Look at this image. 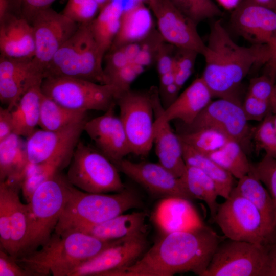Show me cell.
<instances>
[{
	"label": "cell",
	"mask_w": 276,
	"mask_h": 276,
	"mask_svg": "<svg viewBox=\"0 0 276 276\" xmlns=\"http://www.w3.org/2000/svg\"><path fill=\"white\" fill-rule=\"evenodd\" d=\"M222 241L204 225L165 234L134 262L102 276H172L187 272L203 276Z\"/></svg>",
	"instance_id": "6da1fadb"
},
{
	"label": "cell",
	"mask_w": 276,
	"mask_h": 276,
	"mask_svg": "<svg viewBox=\"0 0 276 276\" xmlns=\"http://www.w3.org/2000/svg\"><path fill=\"white\" fill-rule=\"evenodd\" d=\"M275 53L268 44L242 46L231 38L220 20L211 26L202 55L205 66L201 77L213 97L242 104L237 97L244 79L256 67L266 65Z\"/></svg>",
	"instance_id": "7a4b0ae2"
},
{
	"label": "cell",
	"mask_w": 276,
	"mask_h": 276,
	"mask_svg": "<svg viewBox=\"0 0 276 276\" xmlns=\"http://www.w3.org/2000/svg\"><path fill=\"white\" fill-rule=\"evenodd\" d=\"M118 240H103L77 231L54 233L39 250L16 259L32 275L71 276L82 263Z\"/></svg>",
	"instance_id": "3957f363"
},
{
	"label": "cell",
	"mask_w": 276,
	"mask_h": 276,
	"mask_svg": "<svg viewBox=\"0 0 276 276\" xmlns=\"http://www.w3.org/2000/svg\"><path fill=\"white\" fill-rule=\"evenodd\" d=\"M142 205L140 197L129 189L113 194L93 193L80 190L71 184L55 233L62 234L78 225L101 223Z\"/></svg>",
	"instance_id": "277c9868"
},
{
	"label": "cell",
	"mask_w": 276,
	"mask_h": 276,
	"mask_svg": "<svg viewBox=\"0 0 276 276\" xmlns=\"http://www.w3.org/2000/svg\"><path fill=\"white\" fill-rule=\"evenodd\" d=\"M104 58L91 32L90 23L80 25L54 55L45 71V78L66 77L107 84Z\"/></svg>",
	"instance_id": "5b68a950"
},
{
	"label": "cell",
	"mask_w": 276,
	"mask_h": 276,
	"mask_svg": "<svg viewBox=\"0 0 276 276\" xmlns=\"http://www.w3.org/2000/svg\"><path fill=\"white\" fill-rule=\"evenodd\" d=\"M71 185L59 172L35 190L27 203L29 226L19 257L37 250L50 239L67 200Z\"/></svg>",
	"instance_id": "8992f818"
},
{
	"label": "cell",
	"mask_w": 276,
	"mask_h": 276,
	"mask_svg": "<svg viewBox=\"0 0 276 276\" xmlns=\"http://www.w3.org/2000/svg\"><path fill=\"white\" fill-rule=\"evenodd\" d=\"M213 221L227 239L268 247L276 241V230L252 203L237 194L219 204Z\"/></svg>",
	"instance_id": "52a82bcc"
},
{
	"label": "cell",
	"mask_w": 276,
	"mask_h": 276,
	"mask_svg": "<svg viewBox=\"0 0 276 276\" xmlns=\"http://www.w3.org/2000/svg\"><path fill=\"white\" fill-rule=\"evenodd\" d=\"M42 93L66 108L106 111L117 104L119 94L109 84L66 77H48L41 84Z\"/></svg>",
	"instance_id": "ba28073f"
},
{
	"label": "cell",
	"mask_w": 276,
	"mask_h": 276,
	"mask_svg": "<svg viewBox=\"0 0 276 276\" xmlns=\"http://www.w3.org/2000/svg\"><path fill=\"white\" fill-rule=\"evenodd\" d=\"M66 175L74 187L88 193L119 192L126 188L119 170L97 149L79 141Z\"/></svg>",
	"instance_id": "9c48e42d"
},
{
	"label": "cell",
	"mask_w": 276,
	"mask_h": 276,
	"mask_svg": "<svg viewBox=\"0 0 276 276\" xmlns=\"http://www.w3.org/2000/svg\"><path fill=\"white\" fill-rule=\"evenodd\" d=\"M116 103L131 153L147 156L154 139V114L150 90L140 91L130 89L119 95Z\"/></svg>",
	"instance_id": "30bf717a"
},
{
	"label": "cell",
	"mask_w": 276,
	"mask_h": 276,
	"mask_svg": "<svg viewBox=\"0 0 276 276\" xmlns=\"http://www.w3.org/2000/svg\"><path fill=\"white\" fill-rule=\"evenodd\" d=\"M269 248L229 239L223 240L203 276H266Z\"/></svg>",
	"instance_id": "8fae6325"
},
{
	"label": "cell",
	"mask_w": 276,
	"mask_h": 276,
	"mask_svg": "<svg viewBox=\"0 0 276 276\" xmlns=\"http://www.w3.org/2000/svg\"><path fill=\"white\" fill-rule=\"evenodd\" d=\"M182 125L179 133L213 128L239 143L246 153L250 150L254 128L249 126L241 104L234 101H211L191 124Z\"/></svg>",
	"instance_id": "7c38bea8"
},
{
	"label": "cell",
	"mask_w": 276,
	"mask_h": 276,
	"mask_svg": "<svg viewBox=\"0 0 276 276\" xmlns=\"http://www.w3.org/2000/svg\"><path fill=\"white\" fill-rule=\"evenodd\" d=\"M34 34L33 60L44 72L54 55L77 30L79 25L51 7L36 13L30 21Z\"/></svg>",
	"instance_id": "4fadbf2b"
},
{
	"label": "cell",
	"mask_w": 276,
	"mask_h": 276,
	"mask_svg": "<svg viewBox=\"0 0 276 276\" xmlns=\"http://www.w3.org/2000/svg\"><path fill=\"white\" fill-rule=\"evenodd\" d=\"M150 8L156 18L157 31L166 43L178 49L204 54L206 43L198 32L197 25L170 0H157Z\"/></svg>",
	"instance_id": "5bb4252c"
},
{
	"label": "cell",
	"mask_w": 276,
	"mask_h": 276,
	"mask_svg": "<svg viewBox=\"0 0 276 276\" xmlns=\"http://www.w3.org/2000/svg\"><path fill=\"white\" fill-rule=\"evenodd\" d=\"M146 230L119 239L112 245L79 265L71 276L97 275L128 266L146 251Z\"/></svg>",
	"instance_id": "9a60e30c"
},
{
	"label": "cell",
	"mask_w": 276,
	"mask_h": 276,
	"mask_svg": "<svg viewBox=\"0 0 276 276\" xmlns=\"http://www.w3.org/2000/svg\"><path fill=\"white\" fill-rule=\"evenodd\" d=\"M154 114V125L179 120L183 125L191 124L212 101V95L200 77L192 83L167 108L161 102L158 89H150Z\"/></svg>",
	"instance_id": "2e32d148"
},
{
	"label": "cell",
	"mask_w": 276,
	"mask_h": 276,
	"mask_svg": "<svg viewBox=\"0 0 276 276\" xmlns=\"http://www.w3.org/2000/svg\"><path fill=\"white\" fill-rule=\"evenodd\" d=\"M120 171L144 188L149 193L162 197L193 198L181 178L175 176L159 163L133 162L125 158L116 165Z\"/></svg>",
	"instance_id": "e0dca14e"
},
{
	"label": "cell",
	"mask_w": 276,
	"mask_h": 276,
	"mask_svg": "<svg viewBox=\"0 0 276 276\" xmlns=\"http://www.w3.org/2000/svg\"><path fill=\"white\" fill-rule=\"evenodd\" d=\"M44 72L33 58L0 56V100L12 110L33 86L41 84Z\"/></svg>",
	"instance_id": "ac0fdd59"
},
{
	"label": "cell",
	"mask_w": 276,
	"mask_h": 276,
	"mask_svg": "<svg viewBox=\"0 0 276 276\" xmlns=\"http://www.w3.org/2000/svg\"><path fill=\"white\" fill-rule=\"evenodd\" d=\"M230 25L234 32L251 44L271 47L276 35V12L251 0H241L233 11Z\"/></svg>",
	"instance_id": "d6986e66"
},
{
	"label": "cell",
	"mask_w": 276,
	"mask_h": 276,
	"mask_svg": "<svg viewBox=\"0 0 276 276\" xmlns=\"http://www.w3.org/2000/svg\"><path fill=\"white\" fill-rule=\"evenodd\" d=\"M115 106L102 115L86 121L84 131L97 149L116 165L131 151L122 122L115 114Z\"/></svg>",
	"instance_id": "ffe728a7"
},
{
	"label": "cell",
	"mask_w": 276,
	"mask_h": 276,
	"mask_svg": "<svg viewBox=\"0 0 276 276\" xmlns=\"http://www.w3.org/2000/svg\"><path fill=\"white\" fill-rule=\"evenodd\" d=\"M86 119L58 130H35L26 141L29 163L38 164L53 158L70 142L79 140Z\"/></svg>",
	"instance_id": "44dd1931"
},
{
	"label": "cell",
	"mask_w": 276,
	"mask_h": 276,
	"mask_svg": "<svg viewBox=\"0 0 276 276\" xmlns=\"http://www.w3.org/2000/svg\"><path fill=\"white\" fill-rule=\"evenodd\" d=\"M0 52L5 57L33 58L35 41L31 24L22 15H13L0 21Z\"/></svg>",
	"instance_id": "7402d4cb"
},
{
	"label": "cell",
	"mask_w": 276,
	"mask_h": 276,
	"mask_svg": "<svg viewBox=\"0 0 276 276\" xmlns=\"http://www.w3.org/2000/svg\"><path fill=\"white\" fill-rule=\"evenodd\" d=\"M153 218L165 234L193 230L203 225L189 200L179 197L162 198L155 209Z\"/></svg>",
	"instance_id": "603a6c76"
},
{
	"label": "cell",
	"mask_w": 276,
	"mask_h": 276,
	"mask_svg": "<svg viewBox=\"0 0 276 276\" xmlns=\"http://www.w3.org/2000/svg\"><path fill=\"white\" fill-rule=\"evenodd\" d=\"M147 216L143 211L122 214L101 223L78 225L66 232H81L103 240H117L146 230Z\"/></svg>",
	"instance_id": "cb8c5ba5"
},
{
	"label": "cell",
	"mask_w": 276,
	"mask_h": 276,
	"mask_svg": "<svg viewBox=\"0 0 276 276\" xmlns=\"http://www.w3.org/2000/svg\"><path fill=\"white\" fill-rule=\"evenodd\" d=\"M152 18L150 10L144 2H136L124 9L118 31L110 50L143 40L152 31Z\"/></svg>",
	"instance_id": "d4e9b609"
},
{
	"label": "cell",
	"mask_w": 276,
	"mask_h": 276,
	"mask_svg": "<svg viewBox=\"0 0 276 276\" xmlns=\"http://www.w3.org/2000/svg\"><path fill=\"white\" fill-rule=\"evenodd\" d=\"M156 155L158 163L177 177H180L186 164L183 159L181 142L170 125L165 122L154 126Z\"/></svg>",
	"instance_id": "484cf974"
},
{
	"label": "cell",
	"mask_w": 276,
	"mask_h": 276,
	"mask_svg": "<svg viewBox=\"0 0 276 276\" xmlns=\"http://www.w3.org/2000/svg\"><path fill=\"white\" fill-rule=\"evenodd\" d=\"M29 164L26 141L14 133L0 141V182H22Z\"/></svg>",
	"instance_id": "4316f807"
},
{
	"label": "cell",
	"mask_w": 276,
	"mask_h": 276,
	"mask_svg": "<svg viewBox=\"0 0 276 276\" xmlns=\"http://www.w3.org/2000/svg\"><path fill=\"white\" fill-rule=\"evenodd\" d=\"M123 9L122 1L111 0L100 8L99 13L90 23L92 35L104 57L117 35Z\"/></svg>",
	"instance_id": "83f0119b"
},
{
	"label": "cell",
	"mask_w": 276,
	"mask_h": 276,
	"mask_svg": "<svg viewBox=\"0 0 276 276\" xmlns=\"http://www.w3.org/2000/svg\"><path fill=\"white\" fill-rule=\"evenodd\" d=\"M41 84L28 90L11 110L13 133L22 137L29 136L39 124L42 94Z\"/></svg>",
	"instance_id": "f1b7e54d"
},
{
	"label": "cell",
	"mask_w": 276,
	"mask_h": 276,
	"mask_svg": "<svg viewBox=\"0 0 276 276\" xmlns=\"http://www.w3.org/2000/svg\"><path fill=\"white\" fill-rule=\"evenodd\" d=\"M8 188L10 218L11 227L12 256L15 258L20 256L27 239L29 217L27 204L22 203L19 196L21 184L5 180Z\"/></svg>",
	"instance_id": "f546056e"
},
{
	"label": "cell",
	"mask_w": 276,
	"mask_h": 276,
	"mask_svg": "<svg viewBox=\"0 0 276 276\" xmlns=\"http://www.w3.org/2000/svg\"><path fill=\"white\" fill-rule=\"evenodd\" d=\"M231 193L243 197L261 213L269 225L276 230V215L272 199L264 185L251 172L238 179Z\"/></svg>",
	"instance_id": "4dcf8cb0"
},
{
	"label": "cell",
	"mask_w": 276,
	"mask_h": 276,
	"mask_svg": "<svg viewBox=\"0 0 276 276\" xmlns=\"http://www.w3.org/2000/svg\"><path fill=\"white\" fill-rule=\"evenodd\" d=\"M181 142L186 164L202 171L214 181L219 196L228 198L234 188V177L206 155Z\"/></svg>",
	"instance_id": "1f68e13d"
},
{
	"label": "cell",
	"mask_w": 276,
	"mask_h": 276,
	"mask_svg": "<svg viewBox=\"0 0 276 276\" xmlns=\"http://www.w3.org/2000/svg\"><path fill=\"white\" fill-rule=\"evenodd\" d=\"M180 178L194 199H199L206 203L213 221L219 206V195L214 181L200 169L187 165Z\"/></svg>",
	"instance_id": "d6a6232c"
},
{
	"label": "cell",
	"mask_w": 276,
	"mask_h": 276,
	"mask_svg": "<svg viewBox=\"0 0 276 276\" xmlns=\"http://www.w3.org/2000/svg\"><path fill=\"white\" fill-rule=\"evenodd\" d=\"M86 112L63 106L42 93L38 125L44 130H58L86 120Z\"/></svg>",
	"instance_id": "836d02e7"
},
{
	"label": "cell",
	"mask_w": 276,
	"mask_h": 276,
	"mask_svg": "<svg viewBox=\"0 0 276 276\" xmlns=\"http://www.w3.org/2000/svg\"><path fill=\"white\" fill-rule=\"evenodd\" d=\"M246 153L237 142L230 139L218 150L206 155L238 179L251 171Z\"/></svg>",
	"instance_id": "e575fe53"
},
{
	"label": "cell",
	"mask_w": 276,
	"mask_h": 276,
	"mask_svg": "<svg viewBox=\"0 0 276 276\" xmlns=\"http://www.w3.org/2000/svg\"><path fill=\"white\" fill-rule=\"evenodd\" d=\"M177 134L181 142L206 155L218 150L230 140L220 131L210 128Z\"/></svg>",
	"instance_id": "d590c367"
},
{
	"label": "cell",
	"mask_w": 276,
	"mask_h": 276,
	"mask_svg": "<svg viewBox=\"0 0 276 276\" xmlns=\"http://www.w3.org/2000/svg\"><path fill=\"white\" fill-rule=\"evenodd\" d=\"M183 15L197 25L210 18L222 15L213 0H170Z\"/></svg>",
	"instance_id": "8d00e7d4"
},
{
	"label": "cell",
	"mask_w": 276,
	"mask_h": 276,
	"mask_svg": "<svg viewBox=\"0 0 276 276\" xmlns=\"http://www.w3.org/2000/svg\"><path fill=\"white\" fill-rule=\"evenodd\" d=\"M276 64L270 72L252 78L249 82L248 94L263 101L270 103L273 113H276Z\"/></svg>",
	"instance_id": "74e56055"
},
{
	"label": "cell",
	"mask_w": 276,
	"mask_h": 276,
	"mask_svg": "<svg viewBox=\"0 0 276 276\" xmlns=\"http://www.w3.org/2000/svg\"><path fill=\"white\" fill-rule=\"evenodd\" d=\"M269 114L253 129L252 142L257 152L264 151L266 155L276 156V132Z\"/></svg>",
	"instance_id": "f35d334b"
},
{
	"label": "cell",
	"mask_w": 276,
	"mask_h": 276,
	"mask_svg": "<svg viewBox=\"0 0 276 276\" xmlns=\"http://www.w3.org/2000/svg\"><path fill=\"white\" fill-rule=\"evenodd\" d=\"M99 9L100 7L95 0H68L62 13L80 25L90 23Z\"/></svg>",
	"instance_id": "ab89813d"
},
{
	"label": "cell",
	"mask_w": 276,
	"mask_h": 276,
	"mask_svg": "<svg viewBox=\"0 0 276 276\" xmlns=\"http://www.w3.org/2000/svg\"><path fill=\"white\" fill-rule=\"evenodd\" d=\"M0 248L12 256L11 227L8 188L0 182Z\"/></svg>",
	"instance_id": "60d3db41"
},
{
	"label": "cell",
	"mask_w": 276,
	"mask_h": 276,
	"mask_svg": "<svg viewBox=\"0 0 276 276\" xmlns=\"http://www.w3.org/2000/svg\"><path fill=\"white\" fill-rule=\"evenodd\" d=\"M266 187L274 203L276 215V156L266 155L251 165V171Z\"/></svg>",
	"instance_id": "b9f144b4"
},
{
	"label": "cell",
	"mask_w": 276,
	"mask_h": 276,
	"mask_svg": "<svg viewBox=\"0 0 276 276\" xmlns=\"http://www.w3.org/2000/svg\"><path fill=\"white\" fill-rule=\"evenodd\" d=\"M174 55L175 82L180 90L191 76L198 53L186 49H178Z\"/></svg>",
	"instance_id": "7bdbcfd3"
},
{
	"label": "cell",
	"mask_w": 276,
	"mask_h": 276,
	"mask_svg": "<svg viewBox=\"0 0 276 276\" xmlns=\"http://www.w3.org/2000/svg\"><path fill=\"white\" fill-rule=\"evenodd\" d=\"M144 68L134 62H131L107 76V84L113 85L120 95L123 92L130 89L131 84L144 71Z\"/></svg>",
	"instance_id": "ee69618b"
},
{
	"label": "cell",
	"mask_w": 276,
	"mask_h": 276,
	"mask_svg": "<svg viewBox=\"0 0 276 276\" xmlns=\"http://www.w3.org/2000/svg\"><path fill=\"white\" fill-rule=\"evenodd\" d=\"M241 106L248 121H262L269 114L273 113V107L270 103L260 100L248 93Z\"/></svg>",
	"instance_id": "f6af8a7d"
},
{
	"label": "cell",
	"mask_w": 276,
	"mask_h": 276,
	"mask_svg": "<svg viewBox=\"0 0 276 276\" xmlns=\"http://www.w3.org/2000/svg\"><path fill=\"white\" fill-rule=\"evenodd\" d=\"M0 276H32L16 259L0 248Z\"/></svg>",
	"instance_id": "bcb514c9"
},
{
	"label": "cell",
	"mask_w": 276,
	"mask_h": 276,
	"mask_svg": "<svg viewBox=\"0 0 276 276\" xmlns=\"http://www.w3.org/2000/svg\"><path fill=\"white\" fill-rule=\"evenodd\" d=\"M130 62H131L122 47L110 50L106 53V65L104 68L106 78L107 76L125 66Z\"/></svg>",
	"instance_id": "7dc6e473"
},
{
	"label": "cell",
	"mask_w": 276,
	"mask_h": 276,
	"mask_svg": "<svg viewBox=\"0 0 276 276\" xmlns=\"http://www.w3.org/2000/svg\"><path fill=\"white\" fill-rule=\"evenodd\" d=\"M164 41L160 46L155 57L159 76L174 71V55L172 45Z\"/></svg>",
	"instance_id": "c3c4849f"
},
{
	"label": "cell",
	"mask_w": 276,
	"mask_h": 276,
	"mask_svg": "<svg viewBox=\"0 0 276 276\" xmlns=\"http://www.w3.org/2000/svg\"><path fill=\"white\" fill-rule=\"evenodd\" d=\"M56 0H20L22 16L30 22L39 11L51 7Z\"/></svg>",
	"instance_id": "681fc988"
},
{
	"label": "cell",
	"mask_w": 276,
	"mask_h": 276,
	"mask_svg": "<svg viewBox=\"0 0 276 276\" xmlns=\"http://www.w3.org/2000/svg\"><path fill=\"white\" fill-rule=\"evenodd\" d=\"M13 133L11 110L7 107H0V141Z\"/></svg>",
	"instance_id": "f907efd6"
},
{
	"label": "cell",
	"mask_w": 276,
	"mask_h": 276,
	"mask_svg": "<svg viewBox=\"0 0 276 276\" xmlns=\"http://www.w3.org/2000/svg\"><path fill=\"white\" fill-rule=\"evenodd\" d=\"M20 14V0H0V21L11 15Z\"/></svg>",
	"instance_id": "816d5d0a"
},
{
	"label": "cell",
	"mask_w": 276,
	"mask_h": 276,
	"mask_svg": "<svg viewBox=\"0 0 276 276\" xmlns=\"http://www.w3.org/2000/svg\"><path fill=\"white\" fill-rule=\"evenodd\" d=\"M266 276H276V241L269 248Z\"/></svg>",
	"instance_id": "f5cc1de1"
},
{
	"label": "cell",
	"mask_w": 276,
	"mask_h": 276,
	"mask_svg": "<svg viewBox=\"0 0 276 276\" xmlns=\"http://www.w3.org/2000/svg\"><path fill=\"white\" fill-rule=\"evenodd\" d=\"M218 4L227 10L233 11L239 4L241 0H216Z\"/></svg>",
	"instance_id": "db71d44e"
},
{
	"label": "cell",
	"mask_w": 276,
	"mask_h": 276,
	"mask_svg": "<svg viewBox=\"0 0 276 276\" xmlns=\"http://www.w3.org/2000/svg\"><path fill=\"white\" fill-rule=\"evenodd\" d=\"M263 7L270 9L276 12V0H251Z\"/></svg>",
	"instance_id": "11a10c76"
},
{
	"label": "cell",
	"mask_w": 276,
	"mask_h": 276,
	"mask_svg": "<svg viewBox=\"0 0 276 276\" xmlns=\"http://www.w3.org/2000/svg\"><path fill=\"white\" fill-rule=\"evenodd\" d=\"M135 2H145L148 3L150 6V8L152 7L157 0H133Z\"/></svg>",
	"instance_id": "9f6ffc18"
},
{
	"label": "cell",
	"mask_w": 276,
	"mask_h": 276,
	"mask_svg": "<svg viewBox=\"0 0 276 276\" xmlns=\"http://www.w3.org/2000/svg\"><path fill=\"white\" fill-rule=\"evenodd\" d=\"M99 5L100 8L111 0H95Z\"/></svg>",
	"instance_id": "6f0895ef"
},
{
	"label": "cell",
	"mask_w": 276,
	"mask_h": 276,
	"mask_svg": "<svg viewBox=\"0 0 276 276\" xmlns=\"http://www.w3.org/2000/svg\"><path fill=\"white\" fill-rule=\"evenodd\" d=\"M271 47L274 50L275 53H276V35L272 43Z\"/></svg>",
	"instance_id": "680465c9"
},
{
	"label": "cell",
	"mask_w": 276,
	"mask_h": 276,
	"mask_svg": "<svg viewBox=\"0 0 276 276\" xmlns=\"http://www.w3.org/2000/svg\"><path fill=\"white\" fill-rule=\"evenodd\" d=\"M275 57H276V53H275Z\"/></svg>",
	"instance_id": "91938a15"
}]
</instances>
